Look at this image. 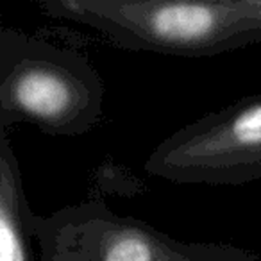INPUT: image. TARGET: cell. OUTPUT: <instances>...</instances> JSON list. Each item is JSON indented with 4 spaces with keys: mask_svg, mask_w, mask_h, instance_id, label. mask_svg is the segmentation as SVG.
Segmentation results:
<instances>
[{
    "mask_svg": "<svg viewBox=\"0 0 261 261\" xmlns=\"http://www.w3.org/2000/svg\"><path fill=\"white\" fill-rule=\"evenodd\" d=\"M40 8L127 50L211 58L261 43V0H43Z\"/></svg>",
    "mask_w": 261,
    "mask_h": 261,
    "instance_id": "6da1fadb",
    "label": "cell"
},
{
    "mask_svg": "<svg viewBox=\"0 0 261 261\" xmlns=\"http://www.w3.org/2000/svg\"><path fill=\"white\" fill-rule=\"evenodd\" d=\"M102 113L104 83L86 54L0 23V129L81 136Z\"/></svg>",
    "mask_w": 261,
    "mask_h": 261,
    "instance_id": "7a4b0ae2",
    "label": "cell"
},
{
    "mask_svg": "<svg viewBox=\"0 0 261 261\" xmlns=\"http://www.w3.org/2000/svg\"><path fill=\"white\" fill-rule=\"evenodd\" d=\"M38 261H259L229 243H186L154 225L84 200L50 215L33 213Z\"/></svg>",
    "mask_w": 261,
    "mask_h": 261,
    "instance_id": "3957f363",
    "label": "cell"
},
{
    "mask_svg": "<svg viewBox=\"0 0 261 261\" xmlns=\"http://www.w3.org/2000/svg\"><path fill=\"white\" fill-rule=\"evenodd\" d=\"M145 172L175 185L242 186L261 179V93L172 133L147 158Z\"/></svg>",
    "mask_w": 261,
    "mask_h": 261,
    "instance_id": "277c9868",
    "label": "cell"
},
{
    "mask_svg": "<svg viewBox=\"0 0 261 261\" xmlns=\"http://www.w3.org/2000/svg\"><path fill=\"white\" fill-rule=\"evenodd\" d=\"M33 213L18 156L6 130L0 129V261H38L31 232Z\"/></svg>",
    "mask_w": 261,
    "mask_h": 261,
    "instance_id": "5b68a950",
    "label": "cell"
}]
</instances>
